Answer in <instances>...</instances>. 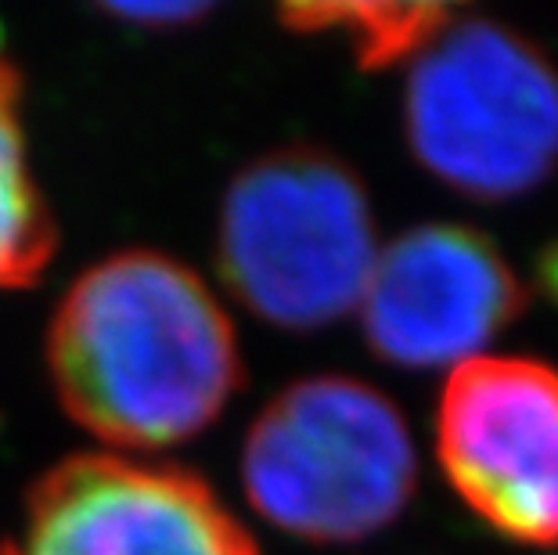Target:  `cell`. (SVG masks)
<instances>
[{
  "label": "cell",
  "mask_w": 558,
  "mask_h": 555,
  "mask_svg": "<svg viewBox=\"0 0 558 555\" xmlns=\"http://www.w3.org/2000/svg\"><path fill=\"white\" fill-rule=\"evenodd\" d=\"M62 408L116 447H173L209 430L242 386L239 336L181 260L130 250L69 286L47 333Z\"/></svg>",
  "instance_id": "cell-1"
},
{
  "label": "cell",
  "mask_w": 558,
  "mask_h": 555,
  "mask_svg": "<svg viewBox=\"0 0 558 555\" xmlns=\"http://www.w3.org/2000/svg\"><path fill=\"white\" fill-rule=\"evenodd\" d=\"M242 483L284 534L350 545L408 509L418 455L386 394L350 375H314L284 386L248 426Z\"/></svg>",
  "instance_id": "cell-2"
},
{
  "label": "cell",
  "mask_w": 558,
  "mask_h": 555,
  "mask_svg": "<svg viewBox=\"0 0 558 555\" xmlns=\"http://www.w3.org/2000/svg\"><path fill=\"white\" fill-rule=\"evenodd\" d=\"M217 260L228 289L264 322L314 333L357 311L378 260L361 177L320 148H281L231 181Z\"/></svg>",
  "instance_id": "cell-3"
},
{
  "label": "cell",
  "mask_w": 558,
  "mask_h": 555,
  "mask_svg": "<svg viewBox=\"0 0 558 555\" xmlns=\"http://www.w3.org/2000/svg\"><path fill=\"white\" fill-rule=\"evenodd\" d=\"M403 134L454 192L519 198L558 170V69L519 33L454 15L414 55Z\"/></svg>",
  "instance_id": "cell-4"
},
{
  "label": "cell",
  "mask_w": 558,
  "mask_h": 555,
  "mask_svg": "<svg viewBox=\"0 0 558 555\" xmlns=\"http://www.w3.org/2000/svg\"><path fill=\"white\" fill-rule=\"evenodd\" d=\"M436 455L450 487L497 534L558 545V372L530 358H476L447 375Z\"/></svg>",
  "instance_id": "cell-5"
},
{
  "label": "cell",
  "mask_w": 558,
  "mask_h": 555,
  "mask_svg": "<svg viewBox=\"0 0 558 555\" xmlns=\"http://www.w3.org/2000/svg\"><path fill=\"white\" fill-rule=\"evenodd\" d=\"M15 555H259L206 480L177 466L76 455L26 498Z\"/></svg>",
  "instance_id": "cell-6"
},
{
  "label": "cell",
  "mask_w": 558,
  "mask_h": 555,
  "mask_svg": "<svg viewBox=\"0 0 558 555\" xmlns=\"http://www.w3.org/2000/svg\"><path fill=\"white\" fill-rule=\"evenodd\" d=\"M526 289L486 234L422 224L378 250L361 297V328L397 369H461L522 314Z\"/></svg>",
  "instance_id": "cell-7"
},
{
  "label": "cell",
  "mask_w": 558,
  "mask_h": 555,
  "mask_svg": "<svg viewBox=\"0 0 558 555\" xmlns=\"http://www.w3.org/2000/svg\"><path fill=\"white\" fill-rule=\"evenodd\" d=\"M19 94V73L0 58V289L33 286L58 245L51 209L29 167Z\"/></svg>",
  "instance_id": "cell-8"
},
{
  "label": "cell",
  "mask_w": 558,
  "mask_h": 555,
  "mask_svg": "<svg viewBox=\"0 0 558 555\" xmlns=\"http://www.w3.org/2000/svg\"><path fill=\"white\" fill-rule=\"evenodd\" d=\"M454 15L444 4H295L281 11L289 29L342 33L364 69L414 58Z\"/></svg>",
  "instance_id": "cell-9"
},
{
  "label": "cell",
  "mask_w": 558,
  "mask_h": 555,
  "mask_svg": "<svg viewBox=\"0 0 558 555\" xmlns=\"http://www.w3.org/2000/svg\"><path fill=\"white\" fill-rule=\"evenodd\" d=\"M112 11L116 19L130 22V26L141 29H173L184 26V22H198L202 15H209V4H187V0H141V4H112L105 8Z\"/></svg>",
  "instance_id": "cell-10"
},
{
  "label": "cell",
  "mask_w": 558,
  "mask_h": 555,
  "mask_svg": "<svg viewBox=\"0 0 558 555\" xmlns=\"http://www.w3.org/2000/svg\"><path fill=\"white\" fill-rule=\"evenodd\" d=\"M0 555H15V552H11V548H0Z\"/></svg>",
  "instance_id": "cell-11"
}]
</instances>
